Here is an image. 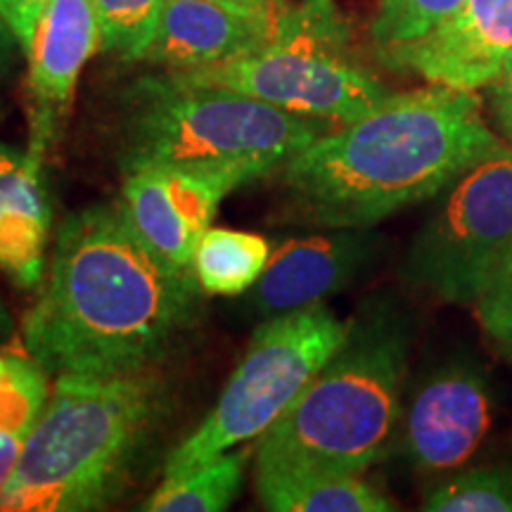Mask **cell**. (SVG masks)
<instances>
[{
	"mask_svg": "<svg viewBox=\"0 0 512 512\" xmlns=\"http://www.w3.org/2000/svg\"><path fill=\"white\" fill-rule=\"evenodd\" d=\"M164 0H93L100 24V50L140 62L155 34Z\"/></svg>",
	"mask_w": 512,
	"mask_h": 512,
	"instance_id": "cell-21",
	"label": "cell"
},
{
	"mask_svg": "<svg viewBox=\"0 0 512 512\" xmlns=\"http://www.w3.org/2000/svg\"><path fill=\"white\" fill-rule=\"evenodd\" d=\"M420 510L512 512V465L463 467L427 486Z\"/></svg>",
	"mask_w": 512,
	"mask_h": 512,
	"instance_id": "cell-19",
	"label": "cell"
},
{
	"mask_svg": "<svg viewBox=\"0 0 512 512\" xmlns=\"http://www.w3.org/2000/svg\"><path fill=\"white\" fill-rule=\"evenodd\" d=\"M512 50V0H463L437 29L380 60L427 83L479 91L496 79Z\"/></svg>",
	"mask_w": 512,
	"mask_h": 512,
	"instance_id": "cell-12",
	"label": "cell"
},
{
	"mask_svg": "<svg viewBox=\"0 0 512 512\" xmlns=\"http://www.w3.org/2000/svg\"><path fill=\"white\" fill-rule=\"evenodd\" d=\"M463 0H380L370 36L377 55L427 36L460 8Z\"/></svg>",
	"mask_w": 512,
	"mask_h": 512,
	"instance_id": "cell-22",
	"label": "cell"
},
{
	"mask_svg": "<svg viewBox=\"0 0 512 512\" xmlns=\"http://www.w3.org/2000/svg\"><path fill=\"white\" fill-rule=\"evenodd\" d=\"M283 10L245 12L211 0H164L155 34L140 62L164 72H188L235 60L266 46Z\"/></svg>",
	"mask_w": 512,
	"mask_h": 512,
	"instance_id": "cell-14",
	"label": "cell"
},
{
	"mask_svg": "<svg viewBox=\"0 0 512 512\" xmlns=\"http://www.w3.org/2000/svg\"><path fill=\"white\" fill-rule=\"evenodd\" d=\"M347 330L349 320L325 304L261 320L219 401L164 460V479L259 439L335 354Z\"/></svg>",
	"mask_w": 512,
	"mask_h": 512,
	"instance_id": "cell-7",
	"label": "cell"
},
{
	"mask_svg": "<svg viewBox=\"0 0 512 512\" xmlns=\"http://www.w3.org/2000/svg\"><path fill=\"white\" fill-rule=\"evenodd\" d=\"M271 259L266 238L245 230L207 228L192 252V275L209 297H238L261 278Z\"/></svg>",
	"mask_w": 512,
	"mask_h": 512,
	"instance_id": "cell-17",
	"label": "cell"
},
{
	"mask_svg": "<svg viewBox=\"0 0 512 512\" xmlns=\"http://www.w3.org/2000/svg\"><path fill=\"white\" fill-rule=\"evenodd\" d=\"M169 392L155 370L57 375L0 510L91 512L126 494L157 444Z\"/></svg>",
	"mask_w": 512,
	"mask_h": 512,
	"instance_id": "cell-3",
	"label": "cell"
},
{
	"mask_svg": "<svg viewBox=\"0 0 512 512\" xmlns=\"http://www.w3.org/2000/svg\"><path fill=\"white\" fill-rule=\"evenodd\" d=\"M41 164L0 143V271L19 287H36L46 266L50 211Z\"/></svg>",
	"mask_w": 512,
	"mask_h": 512,
	"instance_id": "cell-15",
	"label": "cell"
},
{
	"mask_svg": "<svg viewBox=\"0 0 512 512\" xmlns=\"http://www.w3.org/2000/svg\"><path fill=\"white\" fill-rule=\"evenodd\" d=\"M48 5L50 0H0V12L15 31L22 53H27L38 19H41Z\"/></svg>",
	"mask_w": 512,
	"mask_h": 512,
	"instance_id": "cell-25",
	"label": "cell"
},
{
	"mask_svg": "<svg viewBox=\"0 0 512 512\" xmlns=\"http://www.w3.org/2000/svg\"><path fill=\"white\" fill-rule=\"evenodd\" d=\"M413 320L375 297L292 406L256 439V470L363 475L394 448L406 403Z\"/></svg>",
	"mask_w": 512,
	"mask_h": 512,
	"instance_id": "cell-4",
	"label": "cell"
},
{
	"mask_svg": "<svg viewBox=\"0 0 512 512\" xmlns=\"http://www.w3.org/2000/svg\"><path fill=\"white\" fill-rule=\"evenodd\" d=\"M494 425V389L475 354L432 366L403 403L394 446L418 475H448L477 456Z\"/></svg>",
	"mask_w": 512,
	"mask_h": 512,
	"instance_id": "cell-9",
	"label": "cell"
},
{
	"mask_svg": "<svg viewBox=\"0 0 512 512\" xmlns=\"http://www.w3.org/2000/svg\"><path fill=\"white\" fill-rule=\"evenodd\" d=\"M200 294L192 271L159 259L119 204H93L57 230L24 351L55 377L147 373L195 323Z\"/></svg>",
	"mask_w": 512,
	"mask_h": 512,
	"instance_id": "cell-1",
	"label": "cell"
},
{
	"mask_svg": "<svg viewBox=\"0 0 512 512\" xmlns=\"http://www.w3.org/2000/svg\"><path fill=\"white\" fill-rule=\"evenodd\" d=\"M332 128L242 93L143 76L126 93L121 164L226 174L245 185L275 176Z\"/></svg>",
	"mask_w": 512,
	"mask_h": 512,
	"instance_id": "cell-5",
	"label": "cell"
},
{
	"mask_svg": "<svg viewBox=\"0 0 512 512\" xmlns=\"http://www.w3.org/2000/svg\"><path fill=\"white\" fill-rule=\"evenodd\" d=\"M211 3L228 5V8L245 10V12H259V15H273V12L285 10L287 0H211Z\"/></svg>",
	"mask_w": 512,
	"mask_h": 512,
	"instance_id": "cell-28",
	"label": "cell"
},
{
	"mask_svg": "<svg viewBox=\"0 0 512 512\" xmlns=\"http://www.w3.org/2000/svg\"><path fill=\"white\" fill-rule=\"evenodd\" d=\"M50 396L48 373L29 354L5 356L0 373V430L27 439Z\"/></svg>",
	"mask_w": 512,
	"mask_h": 512,
	"instance_id": "cell-20",
	"label": "cell"
},
{
	"mask_svg": "<svg viewBox=\"0 0 512 512\" xmlns=\"http://www.w3.org/2000/svg\"><path fill=\"white\" fill-rule=\"evenodd\" d=\"M512 259V147L479 159L434 197L401 278L444 304H477Z\"/></svg>",
	"mask_w": 512,
	"mask_h": 512,
	"instance_id": "cell-8",
	"label": "cell"
},
{
	"mask_svg": "<svg viewBox=\"0 0 512 512\" xmlns=\"http://www.w3.org/2000/svg\"><path fill=\"white\" fill-rule=\"evenodd\" d=\"M3 368H5V358L0 356V373H3Z\"/></svg>",
	"mask_w": 512,
	"mask_h": 512,
	"instance_id": "cell-30",
	"label": "cell"
},
{
	"mask_svg": "<svg viewBox=\"0 0 512 512\" xmlns=\"http://www.w3.org/2000/svg\"><path fill=\"white\" fill-rule=\"evenodd\" d=\"M119 207L136 235L159 259L192 271V252L211 226L221 200L240 188L226 174L140 164L124 169Z\"/></svg>",
	"mask_w": 512,
	"mask_h": 512,
	"instance_id": "cell-11",
	"label": "cell"
},
{
	"mask_svg": "<svg viewBox=\"0 0 512 512\" xmlns=\"http://www.w3.org/2000/svg\"><path fill=\"white\" fill-rule=\"evenodd\" d=\"M24 444H27V439L0 430V496H3L5 486H8L19 458H22Z\"/></svg>",
	"mask_w": 512,
	"mask_h": 512,
	"instance_id": "cell-26",
	"label": "cell"
},
{
	"mask_svg": "<svg viewBox=\"0 0 512 512\" xmlns=\"http://www.w3.org/2000/svg\"><path fill=\"white\" fill-rule=\"evenodd\" d=\"M475 91L430 83L313 140L278 171V219L306 228H377L434 200L498 150Z\"/></svg>",
	"mask_w": 512,
	"mask_h": 512,
	"instance_id": "cell-2",
	"label": "cell"
},
{
	"mask_svg": "<svg viewBox=\"0 0 512 512\" xmlns=\"http://www.w3.org/2000/svg\"><path fill=\"white\" fill-rule=\"evenodd\" d=\"M477 323L489 347L512 361V259L475 304Z\"/></svg>",
	"mask_w": 512,
	"mask_h": 512,
	"instance_id": "cell-23",
	"label": "cell"
},
{
	"mask_svg": "<svg viewBox=\"0 0 512 512\" xmlns=\"http://www.w3.org/2000/svg\"><path fill=\"white\" fill-rule=\"evenodd\" d=\"M491 117H494L496 133L505 145L512 147V50L498 69L496 79L489 83Z\"/></svg>",
	"mask_w": 512,
	"mask_h": 512,
	"instance_id": "cell-24",
	"label": "cell"
},
{
	"mask_svg": "<svg viewBox=\"0 0 512 512\" xmlns=\"http://www.w3.org/2000/svg\"><path fill=\"white\" fill-rule=\"evenodd\" d=\"M100 50V24L93 0H50L27 48L31 100L29 155L46 157L57 128L72 107L76 83Z\"/></svg>",
	"mask_w": 512,
	"mask_h": 512,
	"instance_id": "cell-13",
	"label": "cell"
},
{
	"mask_svg": "<svg viewBox=\"0 0 512 512\" xmlns=\"http://www.w3.org/2000/svg\"><path fill=\"white\" fill-rule=\"evenodd\" d=\"M384 254L375 228H318L285 240L245 292V311L261 320L323 304L361 283Z\"/></svg>",
	"mask_w": 512,
	"mask_h": 512,
	"instance_id": "cell-10",
	"label": "cell"
},
{
	"mask_svg": "<svg viewBox=\"0 0 512 512\" xmlns=\"http://www.w3.org/2000/svg\"><path fill=\"white\" fill-rule=\"evenodd\" d=\"M256 496L273 512H392L396 503L363 475L320 470H256Z\"/></svg>",
	"mask_w": 512,
	"mask_h": 512,
	"instance_id": "cell-16",
	"label": "cell"
},
{
	"mask_svg": "<svg viewBox=\"0 0 512 512\" xmlns=\"http://www.w3.org/2000/svg\"><path fill=\"white\" fill-rule=\"evenodd\" d=\"M19 50H22V46H19L15 31H12L8 19H5L3 12H0V81L8 76L12 64L17 60Z\"/></svg>",
	"mask_w": 512,
	"mask_h": 512,
	"instance_id": "cell-27",
	"label": "cell"
},
{
	"mask_svg": "<svg viewBox=\"0 0 512 512\" xmlns=\"http://www.w3.org/2000/svg\"><path fill=\"white\" fill-rule=\"evenodd\" d=\"M188 86L223 88L280 110L347 124L392 95L351 48L349 24L335 0L287 5L266 46L235 60L164 72Z\"/></svg>",
	"mask_w": 512,
	"mask_h": 512,
	"instance_id": "cell-6",
	"label": "cell"
},
{
	"mask_svg": "<svg viewBox=\"0 0 512 512\" xmlns=\"http://www.w3.org/2000/svg\"><path fill=\"white\" fill-rule=\"evenodd\" d=\"M8 328H10V320H8V313H5V309H3V304H0V335H5V332H8Z\"/></svg>",
	"mask_w": 512,
	"mask_h": 512,
	"instance_id": "cell-29",
	"label": "cell"
},
{
	"mask_svg": "<svg viewBox=\"0 0 512 512\" xmlns=\"http://www.w3.org/2000/svg\"><path fill=\"white\" fill-rule=\"evenodd\" d=\"M252 448H230L221 456L185 472L164 479V484L140 505L147 512H221L238 498L245 484Z\"/></svg>",
	"mask_w": 512,
	"mask_h": 512,
	"instance_id": "cell-18",
	"label": "cell"
}]
</instances>
